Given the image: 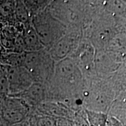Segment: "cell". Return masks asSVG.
<instances>
[{"instance_id":"obj_1","label":"cell","mask_w":126,"mask_h":126,"mask_svg":"<svg viewBox=\"0 0 126 126\" xmlns=\"http://www.w3.org/2000/svg\"><path fill=\"white\" fill-rule=\"evenodd\" d=\"M47 97L62 100V103L70 108L69 105L83 103L85 89L84 80L77 63L70 57L55 64L54 73L47 84Z\"/></svg>"},{"instance_id":"obj_2","label":"cell","mask_w":126,"mask_h":126,"mask_svg":"<svg viewBox=\"0 0 126 126\" xmlns=\"http://www.w3.org/2000/svg\"><path fill=\"white\" fill-rule=\"evenodd\" d=\"M117 94L109 78L97 77L85 88L83 103L86 110L107 114Z\"/></svg>"},{"instance_id":"obj_3","label":"cell","mask_w":126,"mask_h":126,"mask_svg":"<svg viewBox=\"0 0 126 126\" xmlns=\"http://www.w3.org/2000/svg\"><path fill=\"white\" fill-rule=\"evenodd\" d=\"M47 7L32 18L31 24L42 45L45 49L48 50L67 33V28L50 14Z\"/></svg>"},{"instance_id":"obj_4","label":"cell","mask_w":126,"mask_h":126,"mask_svg":"<svg viewBox=\"0 0 126 126\" xmlns=\"http://www.w3.org/2000/svg\"><path fill=\"white\" fill-rule=\"evenodd\" d=\"M55 64L46 49L24 53L23 67L29 72L34 82L46 85L49 82L54 73Z\"/></svg>"},{"instance_id":"obj_5","label":"cell","mask_w":126,"mask_h":126,"mask_svg":"<svg viewBox=\"0 0 126 126\" xmlns=\"http://www.w3.org/2000/svg\"><path fill=\"white\" fill-rule=\"evenodd\" d=\"M82 37V30H67V33L47 50L55 63L70 57L77 48Z\"/></svg>"},{"instance_id":"obj_6","label":"cell","mask_w":126,"mask_h":126,"mask_svg":"<svg viewBox=\"0 0 126 126\" xmlns=\"http://www.w3.org/2000/svg\"><path fill=\"white\" fill-rule=\"evenodd\" d=\"M6 73L9 85L8 96H18L34 82L31 74L23 66L6 65Z\"/></svg>"},{"instance_id":"obj_7","label":"cell","mask_w":126,"mask_h":126,"mask_svg":"<svg viewBox=\"0 0 126 126\" xmlns=\"http://www.w3.org/2000/svg\"><path fill=\"white\" fill-rule=\"evenodd\" d=\"M28 106V104L20 97L6 96L1 106L3 119L11 124L19 123L26 117Z\"/></svg>"},{"instance_id":"obj_8","label":"cell","mask_w":126,"mask_h":126,"mask_svg":"<svg viewBox=\"0 0 126 126\" xmlns=\"http://www.w3.org/2000/svg\"><path fill=\"white\" fill-rule=\"evenodd\" d=\"M40 111L44 115L55 118L56 117L72 120L75 112L64 103L53 101L44 102L39 105Z\"/></svg>"},{"instance_id":"obj_9","label":"cell","mask_w":126,"mask_h":126,"mask_svg":"<svg viewBox=\"0 0 126 126\" xmlns=\"http://www.w3.org/2000/svg\"><path fill=\"white\" fill-rule=\"evenodd\" d=\"M23 99L28 104L40 103L45 102L47 97V85L39 82H33L26 91L18 96Z\"/></svg>"},{"instance_id":"obj_10","label":"cell","mask_w":126,"mask_h":126,"mask_svg":"<svg viewBox=\"0 0 126 126\" xmlns=\"http://www.w3.org/2000/svg\"><path fill=\"white\" fill-rule=\"evenodd\" d=\"M22 36L25 52H36L45 49L32 24L24 28Z\"/></svg>"},{"instance_id":"obj_11","label":"cell","mask_w":126,"mask_h":126,"mask_svg":"<svg viewBox=\"0 0 126 126\" xmlns=\"http://www.w3.org/2000/svg\"><path fill=\"white\" fill-rule=\"evenodd\" d=\"M14 17L17 23L22 25L24 27L31 24V16L24 1H15Z\"/></svg>"},{"instance_id":"obj_12","label":"cell","mask_w":126,"mask_h":126,"mask_svg":"<svg viewBox=\"0 0 126 126\" xmlns=\"http://www.w3.org/2000/svg\"><path fill=\"white\" fill-rule=\"evenodd\" d=\"M89 126H106L108 116L105 113L85 110Z\"/></svg>"},{"instance_id":"obj_13","label":"cell","mask_w":126,"mask_h":126,"mask_svg":"<svg viewBox=\"0 0 126 126\" xmlns=\"http://www.w3.org/2000/svg\"><path fill=\"white\" fill-rule=\"evenodd\" d=\"M15 1H0V16L1 20L3 19L13 20L14 17Z\"/></svg>"},{"instance_id":"obj_14","label":"cell","mask_w":126,"mask_h":126,"mask_svg":"<svg viewBox=\"0 0 126 126\" xmlns=\"http://www.w3.org/2000/svg\"><path fill=\"white\" fill-rule=\"evenodd\" d=\"M51 1H24L25 4L29 11L31 19L49 5Z\"/></svg>"},{"instance_id":"obj_15","label":"cell","mask_w":126,"mask_h":126,"mask_svg":"<svg viewBox=\"0 0 126 126\" xmlns=\"http://www.w3.org/2000/svg\"><path fill=\"white\" fill-rule=\"evenodd\" d=\"M9 94V85L6 73V66L0 71V97H6Z\"/></svg>"},{"instance_id":"obj_16","label":"cell","mask_w":126,"mask_h":126,"mask_svg":"<svg viewBox=\"0 0 126 126\" xmlns=\"http://www.w3.org/2000/svg\"><path fill=\"white\" fill-rule=\"evenodd\" d=\"M71 120L74 126H89L85 110H80L75 112Z\"/></svg>"},{"instance_id":"obj_17","label":"cell","mask_w":126,"mask_h":126,"mask_svg":"<svg viewBox=\"0 0 126 126\" xmlns=\"http://www.w3.org/2000/svg\"><path fill=\"white\" fill-rule=\"evenodd\" d=\"M36 126H57L55 118L43 114L36 119Z\"/></svg>"},{"instance_id":"obj_18","label":"cell","mask_w":126,"mask_h":126,"mask_svg":"<svg viewBox=\"0 0 126 126\" xmlns=\"http://www.w3.org/2000/svg\"><path fill=\"white\" fill-rule=\"evenodd\" d=\"M57 126H74L71 120L60 118L57 120Z\"/></svg>"}]
</instances>
